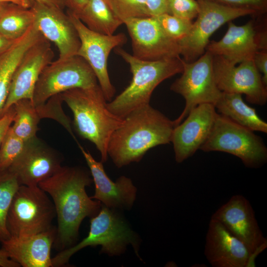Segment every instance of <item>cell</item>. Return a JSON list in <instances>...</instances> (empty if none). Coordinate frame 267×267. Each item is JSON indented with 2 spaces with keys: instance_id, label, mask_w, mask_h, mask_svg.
Here are the masks:
<instances>
[{
  "instance_id": "6da1fadb",
  "label": "cell",
  "mask_w": 267,
  "mask_h": 267,
  "mask_svg": "<svg viewBox=\"0 0 267 267\" xmlns=\"http://www.w3.org/2000/svg\"><path fill=\"white\" fill-rule=\"evenodd\" d=\"M92 181L89 173L81 168L62 167L38 184L53 200L58 223L53 245L60 251L73 246L83 220L96 216L101 208V202L86 192V188Z\"/></svg>"
},
{
  "instance_id": "7a4b0ae2",
  "label": "cell",
  "mask_w": 267,
  "mask_h": 267,
  "mask_svg": "<svg viewBox=\"0 0 267 267\" xmlns=\"http://www.w3.org/2000/svg\"><path fill=\"white\" fill-rule=\"evenodd\" d=\"M174 127L173 121L150 104L137 108L112 134L108 156L118 168L138 162L151 148L170 143Z\"/></svg>"
},
{
  "instance_id": "3957f363",
  "label": "cell",
  "mask_w": 267,
  "mask_h": 267,
  "mask_svg": "<svg viewBox=\"0 0 267 267\" xmlns=\"http://www.w3.org/2000/svg\"><path fill=\"white\" fill-rule=\"evenodd\" d=\"M60 94L73 113L74 125L78 134L93 143L100 153L101 161L106 162L110 137L124 119L108 109L107 101L99 85L73 89Z\"/></svg>"
},
{
  "instance_id": "277c9868",
  "label": "cell",
  "mask_w": 267,
  "mask_h": 267,
  "mask_svg": "<svg viewBox=\"0 0 267 267\" xmlns=\"http://www.w3.org/2000/svg\"><path fill=\"white\" fill-rule=\"evenodd\" d=\"M115 52L129 65L133 76L130 85L107 103L108 109L122 119L135 109L150 104L155 89L183 70V59L180 57L146 61L135 57L120 47L115 48Z\"/></svg>"
},
{
  "instance_id": "5b68a950",
  "label": "cell",
  "mask_w": 267,
  "mask_h": 267,
  "mask_svg": "<svg viewBox=\"0 0 267 267\" xmlns=\"http://www.w3.org/2000/svg\"><path fill=\"white\" fill-rule=\"evenodd\" d=\"M102 204L98 213L90 220L88 236L76 245L60 251L52 258L53 267H61L77 252L88 246H101V252L109 256L123 254L131 245L139 258V239L115 211Z\"/></svg>"
},
{
  "instance_id": "8992f818",
  "label": "cell",
  "mask_w": 267,
  "mask_h": 267,
  "mask_svg": "<svg viewBox=\"0 0 267 267\" xmlns=\"http://www.w3.org/2000/svg\"><path fill=\"white\" fill-rule=\"evenodd\" d=\"M200 149L204 152L220 151L232 154L248 168L260 167L267 161V148L261 137L219 113Z\"/></svg>"
},
{
  "instance_id": "52a82bcc",
  "label": "cell",
  "mask_w": 267,
  "mask_h": 267,
  "mask_svg": "<svg viewBox=\"0 0 267 267\" xmlns=\"http://www.w3.org/2000/svg\"><path fill=\"white\" fill-rule=\"evenodd\" d=\"M55 215L53 202L39 185H20L9 209L7 227L11 237L30 236L51 228Z\"/></svg>"
},
{
  "instance_id": "ba28073f",
  "label": "cell",
  "mask_w": 267,
  "mask_h": 267,
  "mask_svg": "<svg viewBox=\"0 0 267 267\" xmlns=\"http://www.w3.org/2000/svg\"><path fill=\"white\" fill-rule=\"evenodd\" d=\"M98 85L89 64L74 55L52 61L42 72L35 88L33 103L44 105L51 97L75 88H89Z\"/></svg>"
},
{
  "instance_id": "9c48e42d",
  "label": "cell",
  "mask_w": 267,
  "mask_h": 267,
  "mask_svg": "<svg viewBox=\"0 0 267 267\" xmlns=\"http://www.w3.org/2000/svg\"><path fill=\"white\" fill-rule=\"evenodd\" d=\"M213 59V55L206 51L194 61L187 62L183 60L181 75L170 87L172 91L181 95L185 100L182 112L173 121L175 127L197 105L203 103L215 105L221 97L222 91L215 82Z\"/></svg>"
},
{
  "instance_id": "30bf717a",
  "label": "cell",
  "mask_w": 267,
  "mask_h": 267,
  "mask_svg": "<svg viewBox=\"0 0 267 267\" xmlns=\"http://www.w3.org/2000/svg\"><path fill=\"white\" fill-rule=\"evenodd\" d=\"M199 10L196 20L178 45L180 55L187 62L195 61L206 51L211 35L226 23L239 17L257 15L254 11L227 6L208 0H197Z\"/></svg>"
},
{
  "instance_id": "8fae6325",
  "label": "cell",
  "mask_w": 267,
  "mask_h": 267,
  "mask_svg": "<svg viewBox=\"0 0 267 267\" xmlns=\"http://www.w3.org/2000/svg\"><path fill=\"white\" fill-rule=\"evenodd\" d=\"M67 14L74 25L80 40V46L77 53L82 57L94 72L107 101H110L115 93L108 75L107 61L111 50L123 45L127 41L123 33L107 35L88 28L71 11Z\"/></svg>"
},
{
  "instance_id": "7c38bea8",
  "label": "cell",
  "mask_w": 267,
  "mask_h": 267,
  "mask_svg": "<svg viewBox=\"0 0 267 267\" xmlns=\"http://www.w3.org/2000/svg\"><path fill=\"white\" fill-rule=\"evenodd\" d=\"M222 57L214 56L213 67L216 83L222 92L244 94L250 103L260 106L267 102V86L253 60L236 66Z\"/></svg>"
},
{
  "instance_id": "4fadbf2b",
  "label": "cell",
  "mask_w": 267,
  "mask_h": 267,
  "mask_svg": "<svg viewBox=\"0 0 267 267\" xmlns=\"http://www.w3.org/2000/svg\"><path fill=\"white\" fill-rule=\"evenodd\" d=\"M267 29H260L255 20L241 26L231 21L223 37L220 41L210 42L206 51L236 65L253 60L259 51L267 50Z\"/></svg>"
},
{
  "instance_id": "5bb4252c",
  "label": "cell",
  "mask_w": 267,
  "mask_h": 267,
  "mask_svg": "<svg viewBox=\"0 0 267 267\" xmlns=\"http://www.w3.org/2000/svg\"><path fill=\"white\" fill-rule=\"evenodd\" d=\"M123 23L131 37L135 57L156 61L180 57L178 44L165 33L155 17L128 19Z\"/></svg>"
},
{
  "instance_id": "9a60e30c",
  "label": "cell",
  "mask_w": 267,
  "mask_h": 267,
  "mask_svg": "<svg viewBox=\"0 0 267 267\" xmlns=\"http://www.w3.org/2000/svg\"><path fill=\"white\" fill-rule=\"evenodd\" d=\"M53 57L50 42L43 37L26 51L13 74L3 115L19 100H33L39 78Z\"/></svg>"
},
{
  "instance_id": "2e32d148",
  "label": "cell",
  "mask_w": 267,
  "mask_h": 267,
  "mask_svg": "<svg viewBox=\"0 0 267 267\" xmlns=\"http://www.w3.org/2000/svg\"><path fill=\"white\" fill-rule=\"evenodd\" d=\"M232 234L246 246L250 254L257 248L267 246L249 201L240 194L233 195L212 215Z\"/></svg>"
},
{
  "instance_id": "e0dca14e",
  "label": "cell",
  "mask_w": 267,
  "mask_h": 267,
  "mask_svg": "<svg viewBox=\"0 0 267 267\" xmlns=\"http://www.w3.org/2000/svg\"><path fill=\"white\" fill-rule=\"evenodd\" d=\"M62 166L57 153L37 136L26 141L23 151L7 169L20 185H38Z\"/></svg>"
},
{
  "instance_id": "ac0fdd59",
  "label": "cell",
  "mask_w": 267,
  "mask_h": 267,
  "mask_svg": "<svg viewBox=\"0 0 267 267\" xmlns=\"http://www.w3.org/2000/svg\"><path fill=\"white\" fill-rule=\"evenodd\" d=\"M217 113L213 104H201L174 127L171 142L177 163H182L200 149L211 132Z\"/></svg>"
},
{
  "instance_id": "d6986e66",
  "label": "cell",
  "mask_w": 267,
  "mask_h": 267,
  "mask_svg": "<svg viewBox=\"0 0 267 267\" xmlns=\"http://www.w3.org/2000/svg\"><path fill=\"white\" fill-rule=\"evenodd\" d=\"M31 8L35 15L34 25L44 38L56 46L58 59L76 55L80 40L67 13L59 8L35 1Z\"/></svg>"
},
{
  "instance_id": "ffe728a7",
  "label": "cell",
  "mask_w": 267,
  "mask_h": 267,
  "mask_svg": "<svg viewBox=\"0 0 267 267\" xmlns=\"http://www.w3.org/2000/svg\"><path fill=\"white\" fill-rule=\"evenodd\" d=\"M78 146L89 167L95 185L90 197L112 209L129 210L136 199L137 189L131 178L121 176L113 181L105 172L101 161H96L90 153L79 143Z\"/></svg>"
},
{
  "instance_id": "44dd1931",
  "label": "cell",
  "mask_w": 267,
  "mask_h": 267,
  "mask_svg": "<svg viewBox=\"0 0 267 267\" xmlns=\"http://www.w3.org/2000/svg\"><path fill=\"white\" fill-rule=\"evenodd\" d=\"M204 255L213 267H247L250 253L241 241L211 218L206 235Z\"/></svg>"
},
{
  "instance_id": "7402d4cb",
  "label": "cell",
  "mask_w": 267,
  "mask_h": 267,
  "mask_svg": "<svg viewBox=\"0 0 267 267\" xmlns=\"http://www.w3.org/2000/svg\"><path fill=\"white\" fill-rule=\"evenodd\" d=\"M56 229L53 227L36 234L10 237L1 242L10 259L23 267H52L50 253Z\"/></svg>"
},
{
  "instance_id": "603a6c76",
  "label": "cell",
  "mask_w": 267,
  "mask_h": 267,
  "mask_svg": "<svg viewBox=\"0 0 267 267\" xmlns=\"http://www.w3.org/2000/svg\"><path fill=\"white\" fill-rule=\"evenodd\" d=\"M43 37L33 25L0 55V118L8 95L13 74L26 51Z\"/></svg>"
},
{
  "instance_id": "cb8c5ba5",
  "label": "cell",
  "mask_w": 267,
  "mask_h": 267,
  "mask_svg": "<svg viewBox=\"0 0 267 267\" xmlns=\"http://www.w3.org/2000/svg\"><path fill=\"white\" fill-rule=\"evenodd\" d=\"M218 113L253 131L267 133V123L258 115L256 109L243 100L242 94L222 92L215 104Z\"/></svg>"
},
{
  "instance_id": "d4e9b609",
  "label": "cell",
  "mask_w": 267,
  "mask_h": 267,
  "mask_svg": "<svg viewBox=\"0 0 267 267\" xmlns=\"http://www.w3.org/2000/svg\"><path fill=\"white\" fill-rule=\"evenodd\" d=\"M76 15L90 30L107 35L114 34L124 24L106 0H88Z\"/></svg>"
},
{
  "instance_id": "484cf974",
  "label": "cell",
  "mask_w": 267,
  "mask_h": 267,
  "mask_svg": "<svg viewBox=\"0 0 267 267\" xmlns=\"http://www.w3.org/2000/svg\"><path fill=\"white\" fill-rule=\"evenodd\" d=\"M34 19L31 8L8 3L0 16V33L9 39L16 40L33 25Z\"/></svg>"
},
{
  "instance_id": "4316f807",
  "label": "cell",
  "mask_w": 267,
  "mask_h": 267,
  "mask_svg": "<svg viewBox=\"0 0 267 267\" xmlns=\"http://www.w3.org/2000/svg\"><path fill=\"white\" fill-rule=\"evenodd\" d=\"M13 106L15 115L11 128L14 134L25 141L36 136L41 118L33 101L22 99L16 101Z\"/></svg>"
},
{
  "instance_id": "83f0119b",
  "label": "cell",
  "mask_w": 267,
  "mask_h": 267,
  "mask_svg": "<svg viewBox=\"0 0 267 267\" xmlns=\"http://www.w3.org/2000/svg\"><path fill=\"white\" fill-rule=\"evenodd\" d=\"M20 185L16 177L8 170L0 171V242L10 238L6 220L14 195Z\"/></svg>"
},
{
  "instance_id": "f1b7e54d",
  "label": "cell",
  "mask_w": 267,
  "mask_h": 267,
  "mask_svg": "<svg viewBox=\"0 0 267 267\" xmlns=\"http://www.w3.org/2000/svg\"><path fill=\"white\" fill-rule=\"evenodd\" d=\"M25 141L16 136L11 126L0 147V171L7 170L23 151Z\"/></svg>"
},
{
  "instance_id": "f546056e",
  "label": "cell",
  "mask_w": 267,
  "mask_h": 267,
  "mask_svg": "<svg viewBox=\"0 0 267 267\" xmlns=\"http://www.w3.org/2000/svg\"><path fill=\"white\" fill-rule=\"evenodd\" d=\"M154 17L165 33L178 44L187 35L193 23L191 20L168 13Z\"/></svg>"
},
{
  "instance_id": "4dcf8cb0",
  "label": "cell",
  "mask_w": 267,
  "mask_h": 267,
  "mask_svg": "<svg viewBox=\"0 0 267 267\" xmlns=\"http://www.w3.org/2000/svg\"><path fill=\"white\" fill-rule=\"evenodd\" d=\"M115 14L124 20L148 17L146 0H106Z\"/></svg>"
},
{
  "instance_id": "1f68e13d",
  "label": "cell",
  "mask_w": 267,
  "mask_h": 267,
  "mask_svg": "<svg viewBox=\"0 0 267 267\" xmlns=\"http://www.w3.org/2000/svg\"><path fill=\"white\" fill-rule=\"evenodd\" d=\"M199 10L196 0H168L167 13L191 20L196 18Z\"/></svg>"
},
{
  "instance_id": "d6a6232c",
  "label": "cell",
  "mask_w": 267,
  "mask_h": 267,
  "mask_svg": "<svg viewBox=\"0 0 267 267\" xmlns=\"http://www.w3.org/2000/svg\"><path fill=\"white\" fill-rule=\"evenodd\" d=\"M227 6L254 11L257 15L265 14L267 10V0H203Z\"/></svg>"
},
{
  "instance_id": "836d02e7",
  "label": "cell",
  "mask_w": 267,
  "mask_h": 267,
  "mask_svg": "<svg viewBox=\"0 0 267 267\" xmlns=\"http://www.w3.org/2000/svg\"><path fill=\"white\" fill-rule=\"evenodd\" d=\"M148 17L157 16L168 12V0H146Z\"/></svg>"
},
{
  "instance_id": "e575fe53",
  "label": "cell",
  "mask_w": 267,
  "mask_h": 267,
  "mask_svg": "<svg viewBox=\"0 0 267 267\" xmlns=\"http://www.w3.org/2000/svg\"><path fill=\"white\" fill-rule=\"evenodd\" d=\"M253 60L257 69L262 74V77L264 84L267 86V50L257 52Z\"/></svg>"
},
{
  "instance_id": "d590c367",
  "label": "cell",
  "mask_w": 267,
  "mask_h": 267,
  "mask_svg": "<svg viewBox=\"0 0 267 267\" xmlns=\"http://www.w3.org/2000/svg\"><path fill=\"white\" fill-rule=\"evenodd\" d=\"M14 115L15 110L12 105L0 118V147L6 133L13 122Z\"/></svg>"
},
{
  "instance_id": "8d00e7d4",
  "label": "cell",
  "mask_w": 267,
  "mask_h": 267,
  "mask_svg": "<svg viewBox=\"0 0 267 267\" xmlns=\"http://www.w3.org/2000/svg\"><path fill=\"white\" fill-rule=\"evenodd\" d=\"M88 0H65L68 10L78 15L83 8Z\"/></svg>"
},
{
  "instance_id": "74e56055",
  "label": "cell",
  "mask_w": 267,
  "mask_h": 267,
  "mask_svg": "<svg viewBox=\"0 0 267 267\" xmlns=\"http://www.w3.org/2000/svg\"><path fill=\"white\" fill-rule=\"evenodd\" d=\"M0 267H19L20 265L9 258L5 251L2 248L0 249Z\"/></svg>"
},
{
  "instance_id": "f35d334b",
  "label": "cell",
  "mask_w": 267,
  "mask_h": 267,
  "mask_svg": "<svg viewBox=\"0 0 267 267\" xmlns=\"http://www.w3.org/2000/svg\"><path fill=\"white\" fill-rule=\"evenodd\" d=\"M38 3L52 6L63 9L66 6L65 0H32Z\"/></svg>"
},
{
  "instance_id": "ab89813d",
  "label": "cell",
  "mask_w": 267,
  "mask_h": 267,
  "mask_svg": "<svg viewBox=\"0 0 267 267\" xmlns=\"http://www.w3.org/2000/svg\"><path fill=\"white\" fill-rule=\"evenodd\" d=\"M15 41L8 39L0 33V55L7 51Z\"/></svg>"
},
{
  "instance_id": "60d3db41",
  "label": "cell",
  "mask_w": 267,
  "mask_h": 267,
  "mask_svg": "<svg viewBox=\"0 0 267 267\" xmlns=\"http://www.w3.org/2000/svg\"><path fill=\"white\" fill-rule=\"evenodd\" d=\"M0 2L12 3L27 8H30L33 4L32 0H0Z\"/></svg>"
},
{
  "instance_id": "b9f144b4",
  "label": "cell",
  "mask_w": 267,
  "mask_h": 267,
  "mask_svg": "<svg viewBox=\"0 0 267 267\" xmlns=\"http://www.w3.org/2000/svg\"><path fill=\"white\" fill-rule=\"evenodd\" d=\"M8 4V3L0 2V16Z\"/></svg>"
}]
</instances>
